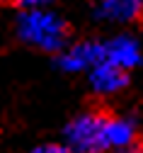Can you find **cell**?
<instances>
[{
	"label": "cell",
	"instance_id": "30bf717a",
	"mask_svg": "<svg viewBox=\"0 0 143 153\" xmlns=\"http://www.w3.org/2000/svg\"><path fill=\"white\" fill-rule=\"evenodd\" d=\"M119 153H143V143L136 141L133 146H129V148H124V151H119Z\"/></svg>",
	"mask_w": 143,
	"mask_h": 153
},
{
	"label": "cell",
	"instance_id": "6da1fadb",
	"mask_svg": "<svg viewBox=\"0 0 143 153\" xmlns=\"http://www.w3.org/2000/svg\"><path fill=\"white\" fill-rule=\"evenodd\" d=\"M15 32L19 36V42L41 49L46 53H63L68 44V25L63 17H58L56 12L46 10H29L19 12Z\"/></svg>",
	"mask_w": 143,
	"mask_h": 153
},
{
	"label": "cell",
	"instance_id": "7a4b0ae2",
	"mask_svg": "<svg viewBox=\"0 0 143 153\" xmlns=\"http://www.w3.org/2000/svg\"><path fill=\"white\" fill-rule=\"evenodd\" d=\"M107 124L109 117L102 112L78 114L63 129V148L68 153H107Z\"/></svg>",
	"mask_w": 143,
	"mask_h": 153
},
{
	"label": "cell",
	"instance_id": "ba28073f",
	"mask_svg": "<svg viewBox=\"0 0 143 153\" xmlns=\"http://www.w3.org/2000/svg\"><path fill=\"white\" fill-rule=\"evenodd\" d=\"M12 5H17L22 12H29V10H46L51 5V0H10Z\"/></svg>",
	"mask_w": 143,
	"mask_h": 153
},
{
	"label": "cell",
	"instance_id": "9c48e42d",
	"mask_svg": "<svg viewBox=\"0 0 143 153\" xmlns=\"http://www.w3.org/2000/svg\"><path fill=\"white\" fill-rule=\"evenodd\" d=\"M29 153H68V151L63 146H58V143H41V146L32 148Z\"/></svg>",
	"mask_w": 143,
	"mask_h": 153
},
{
	"label": "cell",
	"instance_id": "8992f818",
	"mask_svg": "<svg viewBox=\"0 0 143 153\" xmlns=\"http://www.w3.org/2000/svg\"><path fill=\"white\" fill-rule=\"evenodd\" d=\"M90 85L99 95H114V92L124 90L129 85V73L104 61V63H99L97 68L90 71Z\"/></svg>",
	"mask_w": 143,
	"mask_h": 153
},
{
	"label": "cell",
	"instance_id": "52a82bcc",
	"mask_svg": "<svg viewBox=\"0 0 143 153\" xmlns=\"http://www.w3.org/2000/svg\"><path fill=\"white\" fill-rule=\"evenodd\" d=\"M107 139H109V151H116V153L133 146L138 141L136 139V124L126 117H109Z\"/></svg>",
	"mask_w": 143,
	"mask_h": 153
},
{
	"label": "cell",
	"instance_id": "277c9868",
	"mask_svg": "<svg viewBox=\"0 0 143 153\" xmlns=\"http://www.w3.org/2000/svg\"><path fill=\"white\" fill-rule=\"evenodd\" d=\"M104 56H107V63H112L121 71H131L143 61L141 44L129 34H119L114 39L104 42Z\"/></svg>",
	"mask_w": 143,
	"mask_h": 153
},
{
	"label": "cell",
	"instance_id": "5b68a950",
	"mask_svg": "<svg viewBox=\"0 0 143 153\" xmlns=\"http://www.w3.org/2000/svg\"><path fill=\"white\" fill-rule=\"evenodd\" d=\"M95 15L109 22H136L143 15V0H97Z\"/></svg>",
	"mask_w": 143,
	"mask_h": 153
},
{
	"label": "cell",
	"instance_id": "3957f363",
	"mask_svg": "<svg viewBox=\"0 0 143 153\" xmlns=\"http://www.w3.org/2000/svg\"><path fill=\"white\" fill-rule=\"evenodd\" d=\"M107 56H104V44L99 42H80L70 49H66L63 53H58L56 66L66 73H80V71H92L99 63H104Z\"/></svg>",
	"mask_w": 143,
	"mask_h": 153
}]
</instances>
